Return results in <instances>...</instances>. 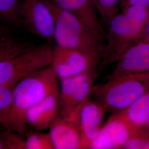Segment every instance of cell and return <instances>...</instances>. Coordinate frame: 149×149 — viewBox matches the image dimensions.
<instances>
[{
  "instance_id": "cell-6",
  "label": "cell",
  "mask_w": 149,
  "mask_h": 149,
  "mask_svg": "<svg viewBox=\"0 0 149 149\" xmlns=\"http://www.w3.org/2000/svg\"><path fill=\"white\" fill-rule=\"evenodd\" d=\"M95 73L73 76L60 81L59 101L60 114L68 117L79 111L90 97Z\"/></svg>"
},
{
  "instance_id": "cell-10",
  "label": "cell",
  "mask_w": 149,
  "mask_h": 149,
  "mask_svg": "<svg viewBox=\"0 0 149 149\" xmlns=\"http://www.w3.org/2000/svg\"><path fill=\"white\" fill-rule=\"evenodd\" d=\"M106 107L90 97L80 108L79 114L80 139L79 149H89L104 124Z\"/></svg>"
},
{
  "instance_id": "cell-8",
  "label": "cell",
  "mask_w": 149,
  "mask_h": 149,
  "mask_svg": "<svg viewBox=\"0 0 149 149\" xmlns=\"http://www.w3.org/2000/svg\"><path fill=\"white\" fill-rule=\"evenodd\" d=\"M21 20L33 33L48 40L54 39L55 22L44 0H22Z\"/></svg>"
},
{
  "instance_id": "cell-18",
  "label": "cell",
  "mask_w": 149,
  "mask_h": 149,
  "mask_svg": "<svg viewBox=\"0 0 149 149\" xmlns=\"http://www.w3.org/2000/svg\"><path fill=\"white\" fill-rule=\"evenodd\" d=\"M123 149H149V132L147 127L134 126L130 136L124 145Z\"/></svg>"
},
{
  "instance_id": "cell-25",
  "label": "cell",
  "mask_w": 149,
  "mask_h": 149,
  "mask_svg": "<svg viewBox=\"0 0 149 149\" xmlns=\"http://www.w3.org/2000/svg\"><path fill=\"white\" fill-rule=\"evenodd\" d=\"M5 149V145L3 143V140L1 134H0V149Z\"/></svg>"
},
{
  "instance_id": "cell-12",
  "label": "cell",
  "mask_w": 149,
  "mask_h": 149,
  "mask_svg": "<svg viewBox=\"0 0 149 149\" xmlns=\"http://www.w3.org/2000/svg\"><path fill=\"white\" fill-rule=\"evenodd\" d=\"M61 8L74 15L87 27L93 32L104 43L106 42V33L104 31L101 19L93 0H51Z\"/></svg>"
},
{
  "instance_id": "cell-20",
  "label": "cell",
  "mask_w": 149,
  "mask_h": 149,
  "mask_svg": "<svg viewBox=\"0 0 149 149\" xmlns=\"http://www.w3.org/2000/svg\"><path fill=\"white\" fill-rule=\"evenodd\" d=\"M13 88L0 87V126L2 125L12 101Z\"/></svg>"
},
{
  "instance_id": "cell-4",
  "label": "cell",
  "mask_w": 149,
  "mask_h": 149,
  "mask_svg": "<svg viewBox=\"0 0 149 149\" xmlns=\"http://www.w3.org/2000/svg\"><path fill=\"white\" fill-rule=\"evenodd\" d=\"M149 88V72L122 74L93 86L91 95L116 113L127 109Z\"/></svg>"
},
{
  "instance_id": "cell-7",
  "label": "cell",
  "mask_w": 149,
  "mask_h": 149,
  "mask_svg": "<svg viewBox=\"0 0 149 149\" xmlns=\"http://www.w3.org/2000/svg\"><path fill=\"white\" fill-rule=\"evenodd\" d=\"M98 61L80 50L56 46L51 66L60 81L73 76L95 73Z\"/></svg>"
},
{
  "instance_id": "cell-14",
  "label": "cell",
  "mask_w": 149,
  "mask_h": 149,
  "mask_svg": "<svg viewBox=\"0 0 149 149\" xmlns=\"http://www.w3.org/2000/svg\"><path fill=\"white\" fill-rule=\"evenodd\" d=\"M59 93L47 96L28 111V125L37 130L49 129L54 120L60 115Z\"/></svg>"
},
{
  "instance_id": "cell-23",
  "label": "cell",
  "mask_w": 149,
  "mask_h": 149,
  "mask_svg": "<svg viewBox=\"0 0 149 149\" xmlns=\"http://www.w3.org/2000/svg\"><path fill=\"white\" fill-rule=\"evenodd\" d=\"M141 42L149 43V17L148 22L146 24V26L145 27V28H144V31L143 32L142 34L141 35V36L139 38L138 40L135 42V43Z\"/></svg>"
},
{
  "instance_id": "cell-26",
  "label": "cell",
  "mask_w": 149,
  "mask_h": 149,
  "mask_svg": "<svg viewBox=\"0 0 149 149\" xmlns=\"http://www.w3.org/2000/svg\"><path fill=\"white\" fill-rule=\"evenodd\" d=\"M147 128L148 129V130H149V123L148 124V126H147Z\"/></svg>"
},
{
  "instance_id": "cell-19",
  "label": "cell",
  "mask_w": 149,
  "mask_h": 149,
  "mask_svg": "<svg viewBox=\"0 0 149 149\" xmlns=\"http://www.w3.org/2000/svg\"><path fill=\"white\" fill-rule=\"evenodd\" d=\"M25 141L26 149H55L49 133H29Z\"/></svg>"
},
{
  "instance_id": "cell-21",
  "label": "cell",
  "mask_w": 149,
  "mask_h": 149,
  "mask_svg": "<svg viewBox=\"0 0 149 149\" xmlns=\"http://www.w3.org/2000/svg\"><path fill=\"white\" fill-rule=\"evenodd\" d=\"M1 135L5 149H26V141L19 136V134L6 130Z\"/></svg>"
},
{
  "instance_id": "cell-5",
  "label": "cell",
  "mask_w": 149,
  "mask_h": 149,
  "mask_svg": "<svg viewBox=\"0 0 149 149\" xmlns=\"http://www.w3.org/2000/svg\"><path fill=\"white\" fill-rule=\"evenodd\" d=\"M54 48L43 44L0 61V87L13 88L23 79L50 66Z\"/></svg>"
},
{
  "instance_id": "cell-24",
  "label": "cell",
  "mask_w": 149,
  "mask_h": 149,
  "mask_svg": "<svg viewBox=\"0 0 149 149\" xmlns=\"http://www.w3.org/2000/svg\"><path fill=\"white\" fill-rule=\"evenodd\" d=\"M8 32V28L6 26L5 24L0 23V38L7 37Z\"/></svg>"
},
{
  "instance_id": "cell-1",
  "label": "cell",
  "mask_w": 149,
  "mask_h": 149,
  "mask_svg": "<svg viewBox=\"0 0 149 149\" xmlns=\"http://www.w3.org/2000/svg\"><path fill=\"white\" fill-rule=\"evenodd\" d=\"M59 81L51 65L23 79L13 88L11 106L2 125L6 130L25 133L27 112L47 96L59 93Z\"/></svg>"
},
{
  "instance_id": "cell-17",
  "label": "cell",
  "mask_w": 149,
  "mask_h": 149,
  "mask_svg": "<svg viewBox=\"0 0 149 149\" xmlns=\"http://www.w3.org/2000/svg\"><path fill=\"white\" fill-rule=\"evenodd\" d=\"M123 0H93L102 23L108 24L112 18L119 13L118 5Z\"/></svg>"
},
{
  "instance_id": "cell-16",
  "label": "cell",
  "mask_w": 149,
  "mask_h": 149,
  "mask_svg": "<svg viewBox=\"0 0 149 149\" xmlns=\"http://www.w3.org/2000/svg\"><path fill=\"white\" fill-rule=\"evenodd\" d=\"M22 0H0V23L17 24L21 22L20 7Z\"/></svg>"
},
{
  "instance_id": "cell-9",
  "label": "cell",
  "mask_w": 149,
  "mask_h": 149,
  "mask_svg": "<svg viewBox=\"0 0 149 149\" xmlns=\"http://www.w3.org/2000/svg\"><path fill=\"white\" fill-rule=\"evenodd\" d=\"M133 128L122 112H116L103 124L89 149H123Z\"/></svg>"
},
{
  "instance_id": "cell-3",
  "label": "cell",
  "mask_w": 149,
  "mask_h": 149,
  "mask_svg": "<svg viewBox=\"0 0 149 149\" xmlns=\"http://www.w3.org/2000/svg\"><path fill=\"white\" fill-rule=\"evenodd\" d=\"M44 1L53 15L57 46L78 50L100 60L104 48L101 40L74 15L51 0Z\"/></svg>"
},
{
  "instance_id": "cell-15",
  "label": "cell",
  "mask_w": 149,
  "mask_h": 149,
  "mask_svg": "<svg viewBox=\"0 0 149 149\" xmlns=\"http://www.w3.org/2000/svg\"><path fill=\"white\" fill-rule=\"evenodd\" d=\"M120 112L133 126L147 127L149 123V88L127 109Z\"/></svg>"
},
{
  "instance_id": "cell-13",
  "label": "cell",
  "mask_w": 149,
  "mask_h": 149,
  "mask_svg": "<svg viewBox=\"0 0 149 149\" xmlns=\"http://www.w3.org/2000/svg\"><path fill=\"white\" fill-rule=\"evenodd\" d=\"M117 63L111 76L149 72V43L134 44Z\"/></svg>"
},
{
  "instance_id": "cell-11",
  "label": "cell",
  "mask_w": 149,
  "mask_h": 149,
  "mask_svg": "<svg viewBox=\"0 0 149 149\" xmlns=\"http://www.w3.org/2000/svg\"><path fill=\"white\" fill-rule=\"evenodd\" d=\"M79 113L65 117L60 114L49 127V135L55 149H79L80 131Z\"/></svg>"
},
{
  "instance_id": "cell-22",
  "label": "cell",
  "mask_w": 149,
  "mask_h": 149,
  "mask_svg": "<svg viewBox=\"0 0 149 149\" xmlns=\"http://www.w3.org/2000/svg\"><path fill=\"white\" fill-rule=\"evenodd\" d=\"M121 5L122 8L129 6H140L149 8V0H123Z\"/></svg>"
},
{
  "instance_id": "cell-2",
  "label": "cell",
  "mask_w": 149,
  "mask_h": 149,
  "mask_svg": "<svg viewBox=\"0 0 149 149\" xmlns=\"http://www.w3.org/2000/svg\"><path fill=\"white\" fill-rule=\"evenodd\" d=\"M149 17V8L129 6L122 8L108 23L101 58L104 64L117 62L123 54L138 40Z\"/></svg>"
}]
</instances>
